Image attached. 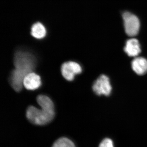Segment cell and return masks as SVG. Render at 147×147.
I'll return each instance as SVG.
<instances>
[{
	"mask_svg": "<svg viewBox=\"0 0 147 147\" xmlns=\"http://www.w3.org/2000/svg\"><path fill=\"white\" fill-rule=\"evenodd\" d=\"M13 70L10 77L11 86L15 91H21L25 76L32 72L36 66V59L28 52L19 51L14 55Z\"/></svg>",
	"mask_w": 147,
	"mask_h": 147,
	"instance_id": "1",
	"label": "cell"
},
{
	"mask_svg": "<svg viewBox=\"0 0 147 147\" xmlns=\"http://www.w3.org/2000/svg\"><path fill=\"white\" fill-rule=\"evenodd\" d=\"M41 109L33 106L27 109V119L31 123L38 125H43L53 121L55 117V107L53 104L40 105Z\"/></svg>",
	"mask_w": 147,
	"mask_h": 147,
	"instance_id": "2",
	"label": "cell"
},
{
	"mask_svg": "<svg viewBox=\"0 0 147 147\" xmlns=\"http://www.w3.org/2000/svg\"><path fill=\"white\" fill-rule=\"evenodd\" d=\"M124 26L125 32L130 36L137 35L140 29V24L139 18L130 12L126 11L122 15Z\"/></svg>",
	"mask_w": 147,
	"mask_h": 147,
	"instance_id": "3",
	"label": "cell"
},
{
	"mask_svg": "<svg viewBox=\"0 0 147 147\" xmlns=\"http://www.w3.org/2000/svg\"><path fill=\"white\" fill-rule=\"evenodd\" d=\"M92 89L98 95H110L112 88L109 78L105 75H100L95 82Z\"/></svg>",
	"mask_w": 147,
	"mask_h": 147,
	"instance_id": "4",
	"label": "cell"
},
{
	"mask_svg": "<svg viewBox=\"0 0 147 147\" xmlns=\"http://www.w3.org/2000/svg\"><path fill=\"white\" fill-rule=\"evenodd\" d=\"M61 70L65 79L68 81H72L74 79L76 74L82 73V68L77 63L68 61L63 64Z\"/></svg>",
	"mask_w": 147,
	"mask_h": 147,
	"instance_id": "5",
	"label": "cell"
},
{
	"mask_svg": "<svg viewBox=\"0 0 147 147\" xmlns=\"http://www.w3.org/2000/svg\"><path fill=\"white\" fill-rule=\"evenodd\" d=\"M23 84L27 90H36L41 86L40 77L36 74L31 72L25 76Z\"/></svg>",
	"mask_w": 147,
	"mask_h": 147,
	"instance_id": "6",
	"label": "cell"
},
{
	"mask_svg": "<svg viewBox=\"0 0 147 147\" xmlns=\"http://www.w3.org/2000/svg\"><path fill=\"white\" fill-rule=\"evenodd\" d=\"M124 51L129 57H137L141 52V45L139 41L135 38L127 40L125 43Z\"/></svg>",
	"mask_w": 147,
	"mask_h": 147,
	"instance_id": "7",
	"label": "cell"
},
{
	"mask_svg": "<svg viewBox=\"0 0 147 147\" xmlns=\"http://www.w3.org/2000/svg\"><path fill=\"white\" fill-rule=\"evenodd\" d=\"M131 67L134 72L139 75L147 72V60L143 57H137L131 62Z\"/></svg>",
	"mask_w": 147,
	"mask_h": 147,
	"instance_id": "8",
	"label": "cell"
},
{
	"mask_svg": "<svg viewBox=\"0 0 147 147\" xmlns=\"http://www.w3.org/2000/svg\"><path fill=\"white\" fill-rule=\"evenodd\" d=\"M31 34L35 38L42 39L46 36V29L41 23H36L32 26Z\"/></svg>",
	"mask_w": 147,
	"mask_h": 147,
	"instance_id": "9",
	"label": "cell"
},
{
	"mask_svg": "<svg viewBox=\"0 0 147 147\" xmlns=\"http://www.w3.org/2000/svg\"><path fill=\"white\" fill-rule=\"evenodd\" d=\"M52 147H76L74 143L70 139L65 137H61L57 139Z\"/></svg>",
	"mask_w": 147,
	"mask_h": 147,
	"instance_id": "10",
	"label": "cell"
},
{
	"mask_svg": "<svg viewBox=\"0 0 147 147\" xmlns=\"http://www.w3.org/2000/svg\"><path fill=\"white\" fill-rule=\"evenodd\" d=\"M99 147H114V145L111 139L106 138L100 143Z\"/></svg>",
	"mask_w": 147,
	"mask_h": 147,
	"instance_id": "11",
	"label": "cell"
}]
</instances>
